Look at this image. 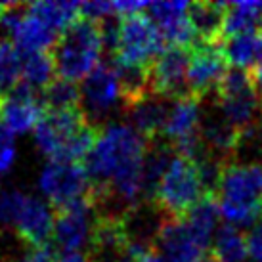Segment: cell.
I'll return each instance as SVG.
<instances>
[{
  "mask_svg": "<svg viewBox=\"0 0 262 262\" xmlns=\"http://www.w3.org/2000/svg\"><path fill=\"white\" fill-rule=\"evenodd\" d=\"M163 50H165V38L157 29V25L144 12L121 17L119 46L113 59H123L140 66H153V61Z\"/></svg>",
  "mask_w": 262,
  "mask_h": 262,
  "instance_id": "ba28073f",
  "label": "cell"
},
{
  "mask_svg": "<svg viewBox=\"0 0 262 262\" xmlns=\"http://www.w3.org/2000/svg\"><path fill=\"white\" fill-rule=\"evenodd\" d=\"M17 262H58V255H54L52 247L31 249L29 253Z\"/></svg>",
  "mask_w": 262,
  "mask_h": 262,
  "instance_id": "e575fe53",
  "label": "cell"
},
{
  "mask_svg": "<svg viewBox=\"0 0 262 262\" xmlns=\"http://www.w3.org/2000/svg\"><path fill=\"white\" fill-rule=\"evenodd\" d=\"M121 103V84L111 61L100 63L80 84V111L96 128H105L111 111Z\"/></svg>",
  "mask_w": 262,
  "mask_h": 262,
  "instance_id": "8992f818",
  "label": "cell"
},
{
  "mask_svg": "<svg viewBox=\"0 0 262 262\" xmlns=\"http://www.w3.org/2000/svg\"><path fill=\"white\" fill-rule=\"evenodd\" d=\"M216 197L228 224L239 230L256 226L262 220V165L230 163Z\"/></svg>",
  "mask_w": 262,
  "mask_h": 262,
  "instance_id": "7a4b0ae2",
  "label": "cell"
},
{
  "mask_svg": "<svg viewBox=\"0 0 262 262\" xmlns=\"http://www.w3.org/2000/svg\"><path fill=\"white\" fill-rule=\"evenodd\" d=\"M128 243L124 239L121 222L98 219L94 233L88 245V260L90 262H119L126 253Z\"/></svg>",
  "mask_w": 262,
  "mask_h": 262,
  "instance_id": "44dd1931",
  "label": "cell"
},
{
  "mask_svg": "<svg viewBox=\"0 0 262 262\" xmlns=\"http://www.w3.org/2000/svg\"><path fill=\"white\" fill-rule=\"evenodd\" d=\"M23 80V52L10 38H0V100Z\"/></svg>",
  "mask_w": 262,
  "mask_h": 262,
  "instance_id": "83f0119b",
  "label": "cell"
},
{
  "mask_svg": "<svg viewBox=\"0 0 262 262\" xmlns=\"http://www.w3.org/2000/svg\"><path fill=\"white\" fill-rule=\"evenodd\" d=\"M56 66L50 52H27L23 54V84L42 92L54 82Z\"/></svg>",
  "mask_w": 262,
  "mask_h": 262,
  "instance_id": "f546056e",
  "label": "cell"
},
{
  "mask_svg": "<svg viewBox=\"0 0 262 262\" xmlns=\"http://www.w3.org/2000/svg\"><path fill=\"white\" fill-rule=\"evenodd\" d=\"M253 79H255L256 90H258V96H260V105H262V67H258L256 71H251Z\"/></svg>",
  "mask_w": 262,
  "mask_h": 262,
  "instance_id": "8d00e7d4",
  "label": "cell"
},
{
  "mask_svg": "<svg viewBox=\"0 0 262 262\" xmlns=\"http://www.w3.org/2000/svg\"><path fill=\"white\" fill-rule=\"evenodd\" d=\"M38 188L54 211L86 199L92 193V184L80 163L48 161L38 176Z\"/></svg>",
  "mask_w": 262,
  "mask_h": 262,
  "instance_id": "52a82bcc",
  "label": "cell"
},
{
  "mask_svg": "<svg viewBox=\"0 0 262 262\" xmlns=\"http://www.w3.org/2000/svg\"><path fill=\"white\" fill-rule=\"evenodd\" d=\"M262 2H232L228 4L224 21V38L239 37L245 33H255L260 27Z\"/></svg>",
  "mask_w": 262,
  "mask_h": 262,
  "instance_id": "4316f807",
  "label": "cell"
},
{
  "mask_svg": "<svg viewBox=\"0 0 262 262\" xmlns=\"http://www.w3.org/2000/svg\"><path fill=\"white\" fill-rule=\"evenodd\" d=\"M203 195L195 163L176 155L157 189V205L170 219L182 220Z\"/></svg>",
  "mask_w": 262,
  "mask_h": 262,
  "instance_id": "5b68a950",
  "label": "cell"
},
{
  "mask_svg": "<svg viewBox=\"0 0 262 262\" xmlns=\"http://www.w3.org/2000/svg\"><path fill=\"white\" fill-rule=\"evenodd\" d=\"M138 262H165V260H163V256L159 255L157 249H149V251H146V253H142L138 256Z\"/></svg>",
  "mask_w": 262,
  "mask_h": 262,
  "instance_id": "d590c367",
  "label": "cell"
},
{
  "mask_svg": "<svg viewBox=\"0 0 262 262\" xmlns=\"http://www.w3.org/2000/svg\"><path fill=\"white\" fill-rule=\"evenodd\" d=\"M0 123H2V121H0Z\"/></svg>",
  "mask_w": 262,
  "mask_h": 262,
  "instance_id": "60d3db41",
  "label": "cell"
},
{
  "mask_svg": "<svg viewBox=\"0 0 262 262\" xmlns=\"http://www.w3.org/2000/svg\"><path fill=\"white\" fill-rule=\"evenodd\" d=\"M232 66L220 42H193L188 71V86L191 96L197 100L212 96Z\"/></svg>",
  "mask_w": 262,
  "mask_h": 262,
  "instance_id": "30bf717a",
  "label": "cell"
},
{
  "mask_svg": "<svg viewBox=\"0 0 262 262\" xmlns=\"http://www.w3.org/2000/svg\"><path fill=\"white\" fill-rule=\"evenodd\" d=\"M54 220L56 211L48 201L38 199L37 195H27L21 214L14 226L15 237L21 241L23 247H29V251L50 247L48 243L54 239Z\"/></svg>",
  "mask_w": 262,
  "mask_h": 262,
  "instance_id": "9a60e30c",
  "label": "cell"
},
{
  "mask_svg": "<svg viewBox=\"0 0 262 262\" xmlns=\"http://www.w3.org/2000/svg\"><path fill=\"white\" fill-rule=\"evenodd\" d=\"M176 151L165 138L147 144L144 168H142V195L144 201H155L157 189L163 176L167 174L170 163L174 161Z\"/></svg>",
  "mask_w": 262,
  "mask_h": 262,
  "instance_id": "7402d4cb",
  "label": "cell"
},
{
  "mask_svg": "<svg viewBox=\"0 0 262 262\" xmlns=\"http://www.w3.org/2000/svg\"><path fill=\"white\" fill-rule=\"evenodd\" d=\"M86 119L80 110L46 111L35 128V142L42 155L50 161H61L67 144L82 128Z\"/></svg>",
  "mask_w": 262,
  "mask_h": 262,
  "instance_id": "4fadbf2b",
  "label": "cell"
},
{
  "mask_svg": "<svg viewBox=\"0 0 262 262\" xmlns=\"http://www.w3.org/2000/svg\"><path fill=\"white\" fill-rule=\"evenodd\" d=\"M27 12L38 21H42L50 31L61 37L75 21L80 19V4L77 2H33L27 4Z\"/></svg>",
  "mask_w": 262,
  "mask_h": 262,
  "instance_id": "d4e9b609",
  "label": "cell"
},
{
  "mask_svg": "<svg viewBox=\"0 0 262 262\" xmlns=\"http://www.w3.org/2000/svg\"><path fill=\"white\" fill-rule=\"evenodd\" d=\"M146 149L147 142L132 126L110 123L100 132L96 147L82 161L92 188H105L117 172L142 167Z\"/></svg>",
  "mask_w": 262,
  "mask_h": 262,
  "instance_id": "6da1fadb",
  "label": "cell"
},
{
  "mask_svg": "<svg viewBox=\"0 0 262 262\" xmlns=\"http://www.w3.org/2000/svg\"><path fill=\"white\" fill-rule=\"evenodd\" d=\"M46 111H75L80 110V86L66 79H56L40 92Z\"/></svg>",
  "mask_w": 262,
  "mask_h": 262,
  "instance_id": "4dcf8cb0",
  "label": "cell"
},
{
  "mask_svg": "<svg viewBox=\"0 0 262 262\" xmlns=\"http://www.w3.org/2000/svg\"><path fill=\"white\" fill-rule=\"evenodd\" d=\"M199 262H220V260L214 255H212V251H207V253L203 255V258H201Z\"/></svg>",
  "mask_w": 262,
  "mask_h": 262,
  "instance_id": "f35d334b",
  "label": "cell"
},
{
  "mask_svg": "<svg viewBox=\"0 0 262 262\" xmlns=\"http://www.w3.org/2000/svg\"><path fill=\"white\" fill-rule=\"evenodd\" d=\"M220 205L216 195H203L197 201L189 212L184 216V224L188 226L191 235L195 241L207 251L212 241V235L219 232V222H220Z\"/></svg>",
  "mask_w": 262,
  "mask_h": 262,
  "instance_id": "603a6c76",
  "label": "cell"
},
{
  "mask_svg": "<svg viewBox=\"0 0 262 262\" xmlns=\"http://www.w3.org/2000/svg\"><path fill=\"white\" fill-rule=\"evenodd\" d=\"M247 247L249 255L256 262H262V220L256 226H253L251 232L247 233Z\"/></svg>",
  "mask_w": 262,
  "mask_h": 262,
  "instance_id": "836d02e7",
  "label": "cell"
},
{
  "mask_svg": "<svg viewBox=\"0 0 262 262\" xmlns=\"http://www.w3.org/2000/svg\"><path fill=\"white\" fill-rule=\"evenodd\" d=\"M211 251L220 262H243L249 256L247 233L232 224L220 226Z\"/></svg>",
  "mask_w": 262,
  "mask_h": 262,
  "instance_id": "f1b7e54d",
  "label": "cell"
},
{
  "mask_svg": "<svg viewBox=\"0 0 262 262\" xmlns=\"http://www.w3.org/2000/svg\"><path fill=\"white\" fill-rule=\"evenodd\" d=\"M147 17L151 19L168 44L191 48L195 35L188 19L186 2H153L147 6Z\"/></svg>",
  "mask_w": 262,
  "mask_h": 262,
  "instance_id": "ac0fdd59",
  "label": "cell"
},
{
  "mask_svg": "<svg viewBox=\"0 0 262 262\" xmlns=\"http://www.w3.org/2000/svg\"><path fill=\"white\" fill-rule=\"evenodd\" d=\"M15 157H17V151H15L14 134L0 123V176L6 174L14 167Z\"/></svg>",
  "mask_w": 262,
  "mask_h": 262,
  "instance_id": "d6a6232c",
  "label": "cell"
},
{
  "mask_svg": "<svg viewBox=\"0 0 262 262\" xmlns=\"http://www.w3.org/2000/svg\"><path fill=\"white\" fill-rule=\"evenodd\" d=\"M199 134H201V142L207 151L228 163H233V155L239 144V130L220 111V107L214 102V96H212V102H209L205 107L201 103Z\"/></svg>",
  "mask_w": 262,
  "mask_h": 262,
  "instance_id": "2e32d148",
  "label": "cell"
},
{
  "mask_svg": "<svg viewBox=\"0 0 262 262\" xmlns=\"http://www.w3.org/2000/svg\"><path fill=\"white\" fill-rule=\"evenodd\" d=\"M115 67L117 79L121 84V98H123V110L130 103L142 100L144 96L153 92L151 86V66H140L128 63L123 59H111Z\"/></svg>",
  "mask_w": 262,
  "mask_h": 262,
  "instance_id": "cb8c5ba5",
  "label": "cell"
},
{
  "mask_svg": "<svg viewBox=\"0 0 262 262\" xmlns=\"http://www.w3.org/2000/svg\"><path fill=\"white\" fill-rule=\"evenodd\" d=\"M103 52L100 23L80 17L58 38L50 50L59 79L79 82L100 66Z\"/></svg>",
  "mask_w": 262,
  "mask_h": 262,
  "instance_id": "3957f363",
  "label": "cell"
},
{
  "mask_svg": "<svg viewBox=\"0 0 262 262\" xmlns=\"http://www.w3.org/2000/svg\"><path fill=\"white\" fill-rule=\"evenodd\" d=\"M226 2H191L188 4V19L195 35V42L219 44L224 38Z\"/></svg>",
  "mask_w": 262,
  "mask_h": 262,
  "instance_id": "ffe728a7",
  "label": "cell"
},
{
  "mask_svg": "<svg viewBox=\"0 0 262 262\" xmlns=\"http://www.w3.org/2000/svg\"><path fill=\"white\" fill-rule=\"evenodd\" d=\"M168 220L172 219L161 209L157 201H140L138 205H134L121 220L128 249H134L138 253L155 249Z\"/></svg>",
  "mask_w": 262,
  "mask_h": 262,
  "instance_id": "7c38bea8",
  "label": "cell"
},
{
  "mask_svg": "<svg viewBox=\"0 0 262 262\" xmlns=\"http://www.w3.org/2000/svg\"><path fill=\"white\" fill-rule=\"evenodd\" d=\"M140 255H142V253L134 251V249H126V253L121 256V260H119V262H138V256Z\"/></svg>",
  "mask_w": 262,
  "mask_h": 262,
  "instance_id": "74e56055",
  "label": "cell"
},
{
  "mask_svg": "<svg viewBox=\"0 0 262 262\" xmlns=\"http://www.w3.org/2000/svg\"><path fill=\"white\" fill-rule=\"evenodd\" d=\"M224 42V52L232 67L249 73L262 67V33H245Z\"/></svg>",
  "mask_w": 262,
  "mask_h": 262,
  "instance_id": "484cf974",
  "label": "cell"
},
{
  "mask_svg": "<svg viewBox=\"0 0 262 262\" xmlns=\"http://www.w3.org/2000/svg\"><path fill=\"white\" fill-rule=\"evenodd\" d=\"M27 195L19 189H4L0 191V224L4 228H14Z\"/></svg>",
  "mask_w": 262,
  "mask_h": 262,
  "instance_id": "1f68e13d",
  "label": "cell"
},
{
  "mask_svg": "<svg viewBox=\"0 0 262 262\" xmlns=\"http://www.w3.org/2000/svg\"><path fill=\"white\" fill-rule=\"evenodd\" d=\"M191 48L168 44L161 52L151 66V86L153 92L165 96L168 100H182L189 98L188 71Z\"/></svg>",
  "mask_w": 262,
  "mask_h": 262,
  "instance_id": "8fae6325",
  "label": "cell"
},
{
  "mask_svg": "<svg viewBox=\"0 0 262 262\" xmlns=\"http://www.w3.org/2000/svg\"><path fill=\"white\" fill-rule=\"evenodd\" d=\"M96 222L98 216L90 197L58 209L54 220V243L58 245V253H86Z\"/></svg>",
  "mask_w": 262,
  "mask_h": 262,
  "instance_id": "9c48e42d",
  "label": "cell"
},
{
  "mask_svg": "<svg viewBox=\"0 0 262 262\" xmlns=\"http://www.w3.org/2000/svg\"><path fill=\"white\" fill-rule=\"evenodd\" d=\"M46 113L40 92L19 84L12 94L0 100V121L12 134H25L35 130Z\"/></svg>",
  "mask_w": 262,
  "mask_h": 262,
  "instance_id": "5bb4252c",
  "label": "cell"
},
{
  "mask_svg": "<svg viewBox=\"0 0 262 262\" xmlns=\"http://www.w3.org/2000/svg\"><path fill=\"white\" fill-rule=\"evenodd\" d=\"M170 107H172V100L149 92L142 100L124 107L123 111L126 115L128 126L138 132L147 144H151L155 140L163 138L168 115H170Z\"/></svg>",
  "mask_w": 262,
  "mask_h": 262,
  "instance_id": "e0dca14e",
  "label": "cell"
},
{
  "mask_svg": "<svg viewBox=\"0 0 262 262\" xmlns=\"http://www.w3.org/2000/svg\"><path fill=\"white\" fill-rule=\"evenodd\" d=\"M8 6H10V4L0 2V27H2V23H4V15H6V12H8Z\"/></svg>",
  "mask_w": 262,
  "mask_h": 262,
  "instance_id": "ab89813d",
  "label": "cell"
},
{
  "mask_svg": "<svg viewBox=\"0 0 262 262\" xmlns=\"http://www.w3.org/2000/svg\"><path fill=\"white\" fill-rule=\"evenodd\" d=\"M155 249L165 262H199L207 253L191 235L184 220H168Z\"/></svg>",
  "mask_w": 262,
  "mask_h": 262,
  "instance_id": "d6986e66",
  "label": "cell"
},
{
  "mask_svg": "<svg viewBox=\"0 0 262 262\" xmlns=\"http://www.w3.org/2000/svg\"><path fill=\"white\" fill-rule=\"evenodd\" d=\"M212 96L220 111L239 130V134L262 124L260 96L249 71L232 67Z\"/></svg>",
  "mask_w": 262,
  "mask_h": 262,
  "instance_id": "277c9868",
  "label": "cell"
}]
</instances>
